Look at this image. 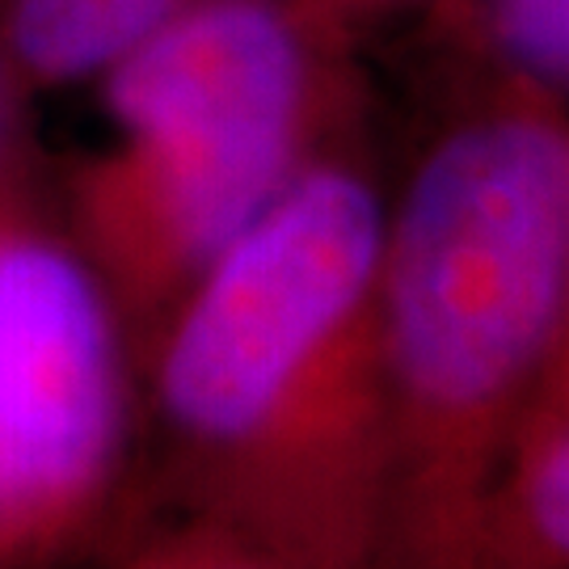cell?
<instances>
[{"label":"cell","instance_id":"6","mask_svg":"<svg viewBox=\"0 0 569 569\" xmlns=\"http://www.w3.org/2000/svg\"><path fill=\"white\" fill-rule=\"evenodd\" d=\"M178 9L182 0H13V42L30 72L77 81L114 68Z\"/></svg>","mask_w":569,"mask_h":569},{"label":"cell","instance_id":"1","mask_svg":"<svg viewBox=\"0 0 569 569\" xmlns=\"http://www.w3.org/2000/svg\"><path fill=\"white\" fill-rule=\"evenodd\" d=\"M388 211L346 164L300 169L148 338L122 510L287 569H371L385 498Z\"/></svg>","mask_w":569,"mask_h":569},{"label":"cell","instance_id":"3","mask_svg":"<svg viewBox=\"0 0 569 569\" xmlns=\"http://www.w3.org/2000/svg\"><path fill=\"white\" fill-rule=\"evenodd\" d=\"M305 51L262 0L178 9L110 68L122 152L81 199L84 262L122 329L157 333L186 287L300 169Z\"/></svg>","mask_w":569,"mask_h":569},{"label":"cell","instance_id":"7","mask_svg":"<svg viewBox=\"0 0 569 569\" xmlns=\"http://www.w3.org/2000/svg\"><path fill=\"white\" fill-rule=\"evenodd\" d=\"M102 569H287L262 552L244 549L220 531L152 515V510H119L114 528L98 549Z\"/></svg>","mask_w":569,"mask_h":569},{"label":"cell","instance_id":"4","mask_svg":"<svg viewBox=\"0 0 569 569\" xmlns=\"http://www.w3.org/2000/svg\"><path fill=\"white\" fill-rule=\"evenodd\" d=\"M127 329L81 249L0 211V569L98 557L131 486Z\"/></svg>","mask_w":569,"mask_h":569},{"label":"cell","instance_id":"5","mask_svg":"<svg viewBox=\"0 0 569 569\" xmlns=\"http://www.w3.org/2000/svg\"><path fill=\"white\" fill-rule=\"evenodd\" d=\"M468 569H569V338L498 465Z\"/></svg>","mask_w":569,"mask_h":569},{"label":"cell","instance_id":"8","mask_svg":"<svg viewBox=\"0 0 569 569\" xmlns=\"http://www.w3.org/2000/svg\"><path fill=\"white\" fill-rule=\"evenodd\" d=\"M498 26L523 63L569 77V0H502Z\"/></svg>","mask_w":569,"mask_h":569},{"label":"cell","instance_id":"2","mask_svg":"<svg viewBox=\"0 0 569 569\" xmlns=\"http://www.w3.org/2000/svg\"><path fill=\"white\" fill-rule=\"evenodd\" d=\"M569 338V131H456L388 216L385 498L371 569H468L515 430Z\"/></svg>","mask_w":569,"mask_h":569}]
</instances>
